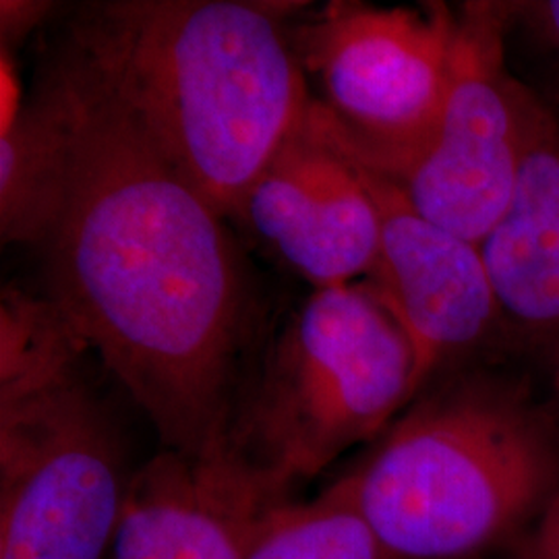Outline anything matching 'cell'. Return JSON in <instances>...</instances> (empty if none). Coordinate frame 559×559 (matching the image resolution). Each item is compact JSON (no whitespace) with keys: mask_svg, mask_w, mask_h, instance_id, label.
Returning <instances> with one entry per match:
<instances>
[{"mask_svg":"<svg viewBox=\"0 0 559 559\" xmlns=\"http://www.w3.org/2000/svg\"><path fill=\"white\" fill-rule=\"evenodd\" d=\"M479 249L501 318L531 336L559 340V127L540 106L514 195Z\"/></svg>","mask_w":559,"mask_h":559,"instance_id":"8fae6325","label":"cell"},{"mask_svg":"<svg viewBox=\"0 0 559 559\" xmlns=\"http://www.w3.org/2000/svg\"><path fill=\"white\" fill-rule=\"evenodd\" d=\"M419 396L413 346L365 282L318 288L240 385L228 452L282 496L376 441Z\"/></svg>","mask_w":559,"mask_h":559,"instance_id":"277c9868","label":"cell"},{"mask_svg":"<svg viewBox=\"0 0 559 559\" xmlns=\"http://www.w3.org/2000/svg\"><path fill=\"white\" fill-rule=\"evenodd\" d=\"M547 413L551 415V419L556 420L559 427V350L554 362V371H551V385H549V399L545 402Z\"/></svg>","mask_w":559,"mask_h":559,"instance_id":"2e32d148","label":"cell"},{"mask_svg":"<svg viewBox=\"0 0 559 559\" xmlns=\"http://www.w3.org/2000/svg\"><path fill=\"white\" fill-rule=\"evenodd\" d=\"M62 40L224 218L313 100L276 4L90 2Z\"/></svg>","mask_w":559,"mask_h":559,"instance_id":"7a4b0ae2","label":"cell"},{"mask_svg":"<svg viewBox=\"0 0 559 559\" xmlns=\"http://www.w3.org/2000/svg\"><path fill=\"white\" fill-rule=\"evenodd\" d=\"M288 500L228 448L160 450L133 475L112 559H251L265 520Z\"/></svg>","mask_w":559,"mask_h":559,"instance_id":"30bf717a","label":"cell"},{"mask_svg":"<svg viewBox=\"0 0 559 559\" xmlns=\"http://www.w3.org/2000/svg\"><path fill=\"white\" fill-rule=\"evenodd\" d=\"M52 11L50 2H23V0H2L0 2V29H2V50L17 46L44 17Z\"/></svg>","mask_w":559,"mask_h":559,"instance_id":"9a60e30c","label":"cell"},{"mask_svg":"<svg viewBox=\"0 0 559 559\" xmlns=\"http://www.w3.org/2000/svg\"><path fill=\"white\" fill-rule=\"evenodd\" d=\"M383 559H480L520 540L559 489L545 404L487 373L431 381L332 480Z\"/></svg>","mask_w":559,"mask_h":559,"instance_id":"3957f363","label":"cell"},{"mask_svg":"<svg viewBox=\"0 0 559 559\" xmlns=\"http://www.w3.org/2000/svg\"><path fill=\"white\" fill-rule=\"evenodd\" d=\"M501 29L498 7L466 9L459 20L452 83L433 131L411 156L376 170L420 216L475 245L510 205L539 106L503 75Z\"/></svg>","mask_w":559,"mask_h":559,"instance_id":"52a82bcc","label":"cell"},{"mask_svg":"<svg viewBox=\"0 0 559 559\" xmlns=\"http://www.w3.org/2000/svg\"><path fill=\"white\" fill-rule=\"evenodd\" d=\"M135 471L81 362L0 385V559H112Z\"/></svg>","mask_w":559,"mask_h":559,"instance_id":"5b68a950","label":"cell"},{"mask_svg":"<svg viewBox=\"0 0 559 559\" xmlns=\"http://www.w3.org/2000/svg\"><path fill=\"white\" fill-rule=\"evenodd\" d=\"M46 64L67 154L36 247L44 295L140 406L162 450L221 452L255 334L239 247L71 44Z\"/></svg>","mask_w":559,"mask_h":559,"instance_id":"6da1fadb","label":"cell"},{"mask_svg":"<svg viewBox=\"0 0 559 559\" xmlns=\"http://www.w3.org/2000/svg\"><path fill=\"white\" fill-rule=\"evenodd\" d=\"M237 221L316 290L367 278L380 251L362 164L318 100L253 180Z\"/></svg>","mask_w":559,"mask_h":559,"instance_id":"ba28073f","label":"cell"},{"mask_svg":"<svg viewBox=\"0 0 559 559\" xmlns=\"http://www.w3.org/2000/svg\"><path fill=\"white\" fill-rule=\"evenodd\" d=\"M362 170L380 212V251L365 282L413 346L420 394L491 334L503 320L500 302L479 245L427 221L392 180Z\"/></svg>","mask_w":559,"mask_h":559,"instance_id":"9c48e42d","label":"cell"},{"mask_svg":"<svg viewBox=\"0 0 559 559\" xmlns=\"http://www.w3.org/2000/svg\"><path fill=\"white\" fill-rule=\"evenodd\" d=\"M293 40L302 71L320 81L321 104L365 166L385 170L429 138L448 98L459 40V17L445 7L334 2Z\"/></svg>","mask_w":559,"mask_h":559,"instance_id":"8992f818","label":"cell"},{"mask_svg":"<svg viewBox=\"0 0 559 559\" xmlns=\"http://www.w3.org/2000/svg\"><path fill=\"white\" fill-rule=\"evenodd\" d=\"M539 13L543 15L545 27L554 36V40L559 44V0L543 2V4H539Z\"/></svg>","mask_w":559,"mask_h":559,"instance_id":"e0dca14e","label":"cell"},{"mask_svg":"<svg viewBox=\"0 0 559 559\" xmlns=\"http://www.w3.org/2000/svg\"><path fill=\"white\" fill-rule=\"evenodd\" d=\"M67 120L59 83L48 64L23 98L17 117L0 129V235L38 247L60 195Z\"/></svg>","mask_w":559,"mask_h":559,"instance_id":"7c38bea8","label":"cell"},{"mask_svg":"<svg viewBox=\"0 0 559 559\" xmlns=\"http://www.w3.org/2000/svg\"><path fill=\"white\" fill-rule=\"evenodd\" d=\"M514 559H559V489L519 540Z\"/></svg>","mask_w":559,"mask_h":559,"instance_id":"5bb4252c","label":"cell"},{"mask_svg":"<svg viewBox=\"0 0 559 559\" xmlns=\"http://www.w3.org/2000/svg\"><path fill=\"white\" fill-rule=\"evenodd\" d=\"M251 559H383L353 506L325 487L313 500L284 501L261 528Z\"/></svg>","mask_w":559,"mask_h":559,"instance_id":"4fadbf2b","label":"cell"}]
</instances>
